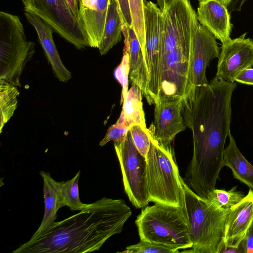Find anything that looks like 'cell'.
I'll return each mask as SVG.
<instances>
[{
    "instance_id": "1",
    "label": "cell",
    "mask_w": 253,
    "mask_h": 253,
    "mask_svg": "<svg viewBox=\"0 0 253 253\" xmlns=\"http://www.w3.org/2000/svg\"><path fill=\"white\" fill-rule=\"evenodd\" d=\"M124 200L103 197L75 214L54 222L43 231L34 234L13 253L92 252L99 250L112 236L121 233L131 215Z\"/></svg>"
},
{
    "instance_id": "2",
    "label": "cell",
    "mask_w": 253,
    "mask_h": 253,
    "mask_svg": "<svg viewBox=\"0 0 253 253\" xmlns=\"http://www.w3.org/2000/svg\"><path fill=\"white\" fill-rule=\"evenodd\" d=\"M236 84L215 77L202 86L193 99L182 100L185 124L192 132L196 169L212 172L223 167L226 139L230 132L231 98Z\"/></svg>"
},
{
    "instance_id": "3",
    "label": "cell",
    "mask_w": 253,
    "mask_h": 253,
    "mask_svg": "<svg viewBox=\"0 0 253 253\" xmlns=\"http://www.w3.org/2000/svg\"><path fill=\"white\" fill-rule=\"evenodd\" d=\"M179 208L186 220L192 246L191 253H220L224 246L226 223L231 209L218 208L194 192L181 179Z\"/></svg>"
},
{
    "instance_id": "4",
    "label": "cell",
    "mask_w": 253,
    "mask_h": 253,
    "mask_svg": "<svg viewBox=\"0 0 253 253\" xmlns=\"http://www.w3.org/2000/svg\"><path fill=\"white\" fill-rule=\"evenodd\" d=\"M135 223L140 240L178 250H187L192 246L179 207L158 203L146 206Z\"/></svg>"
},
{
    "instance_id": "5",
    "label": "cell",
    "mask_w": 253,
    "mask_h": 253,
    "mask_svg": "<svg viewBox=\"0 0 253 253\" xmlns=\"http://www.w3.org/2000/svg\"><path fill=\"white\" fill-rule=\"evenodd\" d=\"M151 135V134H150ZM151 146L146 158V181L150 202L179 207L181 179L171 143L158 141L151 135Z\"/></svg>"
},
{
    "instance_id": "6",
    "label": "cell",
    "mask_w": 253,
    "mask_h": 253,
    "mask_svg": "<svg viewBox=\"0 0 253 253\" xmlns=\"http://www.w3.org/2000/svg\"><path fill=\"white\" fill-rule=\"evenodd\" d=\"M35 43L28 41L19 17L0 12V80L20 86V77L35 53Z\"/></svg>"
},
{
    "instance_id": "7",
    "label": "cell",
    "mask_w": 253,
    "mask_h": 253,
    "mask_svg": "<svg viewBox=\"0 0 253 253\" xmlns=\"http://www.w3.org/2000/svg\"><path fill=\"white\" fill-rule=\"evenodd\" d=\"M25 12L49 24L54 32L78 49L89 46L86 34L65 0H22Z\"/></svg>"
},
{
    "instance_id": "8",
    "label": "cell",
    "mask_w": 253,
    "mask_h": 253,
    "mask_svg": "<svg viewBox=\"0 0 253 253\" xmlns=\"http://www.w3.org/2000/svg\"><path fill=\"white\" fill-rule=\"evenodd\" d=\"M122 173L125 191L136 208L147 206L150 202L146 181V158L134 145L129 129L125 139L114 144Z\"/></svg>"
},
{
    "instance_id": "9",
    "label": "cell",
    "mask_w": 253,
    "mask_h": 253,
    "mask_svg": "<svg viewBox=\"0 0 253 253\" xmlns=\"http://www.w3.org/2000/svg\"><path fill=\"white\" fill-rule=\"evenodd\" d=\"M162 12L163 30L161 53L177 47L191 48L199 21L189 0H174Z\"/></svg>"
},
{
    "instance_id": "10",
    "label": "cell",
    "mask_w": 253,
    "mask_h": 253,
    "mask_svg": "<svg viewBox=\"0 0 253 253\" xmlns=\"http://www.w3.org/2000/svg\"><path fill=\"white\" fill-rule=\"evenodd\" d=\"M146 64L149 75L150 105L159 101L160 55L163 30V12L156 4L144 0Z\"/></svg>"
},
{
    "instance_id": "11",
    "label": "cell",
    "mask_w": 253,
    "mask_h": 253,
    "mask_svg": "<svg viewBox=\"0 0 253 253\" xmlns=\"http://www.w3.org/2000/svg\"><path fill=\"white\" fill-rule=\"evenodd\" d=\"M219 55L220 48L215 37L199 22L191 42V92L186 98L193 99L199 89L209 83L206 75L207 68L211 62Z\"/></svg>"
},
{
    "instance_id": "12",
    "label": "cell",
    "mask_w": 253,
    "mask_h": 253,
    "mask_svg": "<svg viewBox=\"0 0 253 253\" xmlns=\"http://www.w3.org/2000/svg\"><path fill=\"white\" fill-rule=\"evenodd\" d=\"M246 34L222 44L215 77L234 83L243 71L253 67V40L246 38Z\"/></svg>"
},
{
    "instance_id": "13",
    "label": "cell",
    "mask_w": 253,
    "mask_h": 253,
    "mask_svg": "<svg viewBox=\"0 0 253 253\" xmlns=\"http://www.w3.org/2000/svg\"><path fill=\"white\" fill-rule=\"evenodd\" d=\"M182 100L161 101L155 104L154 121L148 129L158 141L170 144L178 133L185 129L182 114Z\"/></svg>"
},
{
    "instance_id": "14",
    "label": "cell",
    "mask_w": 253,
    "mask_h": 253,
    "mask_svg": "<svg viewBox=\"0 0 253 253\" xmlns=\"http://www.w3.org/2000/svg\"><path fill=\"white\" fill-rule=\"evenodd\" d=\"M109 0H79V18L89 46L98 48L102 40Z\"/></svg>"
},
{
    "instance_id": "15",
    "label": "cell",
    "mask_w": 253,
    "mask_h": 253,
    "mask_svg": "<svg viewBox=\"0 0 253 253\" xmlns=\"http://www.w3.org/2000/svg\"><path fill=\"white\" fill-rule=\"evenodd\" d=\"M197 18L222 44L231 39L230 16L227 6L217 0L199 2Z\"/></svg>"
},
{
    "instance_id": "16",
    "label": "cell",
    "mask_w": 253,
    "mask_h": 253,
    "mask_svg": "<svg viewBox=\"0 0 253 253\" xmlns=\"http://www.w3.org/2000/svg\"><path fill=\"white\" fill-rule=\"evenodd\" d=\"M122 33L125 37V46L130 60L129 79L132 85L141 89L147 102L150 105L149 91V75L140 44L132 27L123 22Z\"/></svg>"
},
{
    "instance_id": "17",
    "label": "cell",
    "mask_w": 253,
    "mask_h": 253,
    "mask_svg": "<svg viewBox=\"0 0 253 253\" xmlns=\"http://www.w3.org/2000/svg\"><path fill=\"white\" fill-rule=\"evenodd\" d=\"M253 219V189L231 209L226 223L225 246L239 247Z\"/></svg>"
},
{
    "instance_id": "18",
    "label": "cell",
    "mask_w": 253,
    "mask_h": 253,
    "mask_svg": "<svg viewBox=\"0 0 253 253\" xmlns=\"http://www.w3.org/2000/svg\"><path fill=\"white\" fill-rule=\"evenodd\" d=\"M28 21L35 29L40 42L53 73L59 81L66 83L72 78L71 73L62 63L54 43L51 26L35 14L25 12Z\"/></svg>"
},
{
    "instance_id": "19",
    "label": "cell",
    "mask_w": 253,
    "mask_h": 253,
    "mask_svg": "<svg viewBox=\"0 0 253 253\" xmlns=\"http://www.w3.org/2000/svg\"><path fill=\"white\" fill-rule=\"evenodd\" d=\"M229 143L224 149L223 165L229 168L234 178L253 189V166L244 157L230 132Z\"/></svg>"
},
{
    "instance_id": "20",
    "label": "cell",
    "mask_w": 253,
    "mask_h": 253,
    "mask_svg": "<svg viewBox=\"0 0 253 253\" xmlns=\"http://www.w3.org/2000/svg\"><path fill=\"white\" fill-rule=\"evenodd\" d=\"M142 94L139 86L132 85L123 100L122 110L116 123L129 128L133 125H139L147 128L143 109Z\"/></svg>"
},
{
    "instance_id": "21",
    "label": "cell",
    "mask_w": 253,
    "mask_h": 253,
    "mask_svg": "<svg viewBox=\"0 0 253 253\" xmlns=\"http://www.w3.org/2000/svg\"><path fill=\"white\" fill-rule=\"evenodd\" d=\"M40 174L43 181L44 211L42 222L35 234L40 233L49 227L55 221L57 212L61 208L58 189V182L48 172L41 171Z\"/></svg>"
},
{
    "instance_id": "22",
    "label": "cell",
    "mask_w": 253,
    "mask_h": 253,
    "mask_svg": "<svg viewBox=\"0 0 253 253\" xmlns=\"http://www.w3.org/2000/svg\"><path fill=\"white\" fill-rule=\"evenodd\" d=\"M123 22L117 0H109L103 34L98 48L101 55L106 54L120 42Z\"/></svg>"
},
{
    "instance_id": "23",
    "label": "cell",
    "mask_w": 253,
    "mask_h": 253,
    "mask_svg": "<svg viewBox=\"0 0 253 253\" xmlns=\"http://www.w3.org/2000/svg\"><path fill=\"white\" fill-rule=\"evenodd\" d=\"M20 92L17 86L0 80V132L13 115Z\"/></svg>"
},
{
    "instance_id": "24",
    "label": "cell",
    "mask_w": 253,
    "mask_h": 253,
    "mask_svg": "<svg viewBox=\"0 0 253 253\" xmlns=\"http://www.w3.org/2000/svg\"><path fill=\"white\" fill-rule=\"evenodd\" d=\"M81 171L75 176L66 181L58 182L60 204L62 207L68 206L72 211H81L88 204L83 203L80 199L79 180Z\"/></svg>"
},
{
    "instance_id": "25",
    "label": "cell",
    "mask_w": 253,
    "mask_h": 253,
    "mask_svg": "<svg viewBox=\"0 0 253 253\" xmlns=\"http://www.w3.org/2000/svg\"><path fill=\"white\" fill-rule=\"evenodd\" d=\"M128 1L132 19V28L140 44L147 66L144 29V0H128Z\"/></svg>"
},
{
    "instance_id": "26",
    "label": "cell",
    "mask_w": 253,
    "mask_h": 253,
    "mask_svg": "<svg viewBox=\"0 0 253 253\" xmlns=\"http://www.w3.org/2000/svg\"><path fill=\"white\" fill-rule=\"evenodd\" d=\"M236 188L235 186L228 191L214 188L208 194L207 199L218 208L231 209L246 196Z\"/></svg>"
},
{
    "instance_id": "27",
    "label": "cell",
    "mask_w": 253,
    "mask_h": 253,
    "mask_svg": "<svg viewBox=\"0 0 253 253\" xmlns=\"http://www.w3.org/2000/svg\"><path fill=\"white\" fill-rule=\"evenodd\" d=\"M129 130L132 140L139 152L145 158L151 146V135L148 128H144L139 125L130 127Z\"/></svg>"
},
{
    "instance_id": "28",
    "label": "cell",
    "mask_w": 253,
    "mask_h": 253,
    "mask_svg": "<svg viewBox=\"0 0 253 253\" xmlns=\"http://www.w3.org/2000/svg\"><path fill=\"white\" fill-rule=\"evenodd\" d=\"M123 253H176L177 249L140 240L137 244L127 246Z\"/></svg>"
},
{
    "instance_id": "29",
    "label": "cell",
    "mask_w": 253,
    "mask_h": 253,
    "mask_svg": "<svg viewBox=\"0 0 253 253\" xmlns=\"http://www.w3.org/2000/svg\"><path fill=\"white\" fill-rule=\"evenodd\" d=\"M130 73L129 56L127 50L124 47L123 56L120 65L114 71V76L122 86L121 104L128 91V80Z\"/></svg>"
},
{
    "instance_id": "30",
    "label": "cell",
    "mask_w": 253,
    "mask_h": 253,
    "mask_svg": "<svg viewBox=\"0 0 253 253\" xmlns=\"http://www.w3.org/2000/svg\"><path fill=\"white\" fill-rule=\"evenodd\" d=\"M129 129V127L116 123L109 127L99 145L103 146L110 141H113L114 144H120L125 139Z\"/></svg>"
},
{
    "instance_id": "31",
    "label": "cell",
    "mask_w": 253,
    "mask_h": 253,
    "mask_svg": "<svg viewBox=\"0 0 253 253\" xmlns=\"http://www.w3.org/2000/svg\"><path fill=\"white\" fill-rule=\"evenodd\" d=\"M239 247L242 253H253V219Z\"/></svg>"
},
{
    "instance_id": "32",
    "label": "cell",
    "mask_w": 253,
    "mask_h": 253,
    "mask_svg": "<svg viewBox=\"0 0 253 253\" xmlns=\"http://www.w3.org/2000/svg\"><path fill=\"white\" fill-rule=\"evenodd\" d=\"M123 22L132 28V19L128 0H117Z\"/></svg>"
},
{
    "instance_id": "33",
    "label": "cell",
    "mask_w": 253,
    "mask_h": 253,
    "mask_svg": "<svg viewBox=\"0 0 253 253\" xmlns=\"http://www.w3.org/2000/svg\"><path fill=\"white\" fill-rule=\"evenodd\" d=\"M236 82L247 85H253V68L243 71L236 78Z\"/></svg>"
},
{
    "instance_id": "34",
    "label": "cell",
    "mask_w": 253,
    "mask_h": 253,
    "mask_svg": "<svg viewBox=\"0 0 253 253\" xmlns=\"http://www.w3.org/2000/svg\"><path fill=\"white\" fill-rule=\"evenodd\" d=\"M71 9L73 13L79 18V0H65Z\"/></svg>"
},
{
    "instance_id": "35",
    "label": "cell",
    "mask_w": 253,
    "mask_h": 253,
    "mask_svg": "<svg viewBox=\"0 0 253 253\" xmlns=\"http://www.w3.org/2000/svg\"><path fill=\"white\" fill-rule=\"evenodd\" d=\"M220 253H242V252L239 247H227L224 245Z\"/></svg>"
},
{
    "instance_id": "36",
    "label": "cell",
    "mask_w": 253,
    "mask_h": 253,
    "mask_svg": "<svg viewBox=\"0 0 253 253\" xmlns=\"http://www.w3.org/2000/svg\"><path fill=\"white\" fill-rule=\"evenodd\" d=\"M174 0H159L157 2L159 8L163 11L169 6Z\"/></svg>"
},
{
    "instance_id": "37",
    "label": "cell",
    "mask_w": 253,
    "mask_h": 253,
    "mask_svg": "<svg viewBox=\"0 0 253 253\" xmlns=\"http://www.w3.org/2000/svg\"><path fill=\"white\" fill-rule=\"evenodd\" d=\"M224 4L226 6H228L232 0H217Z\"/></svg>"
},
{
    "instance_id": "38",
    "label": "cell",
    "mask_w": 253,
    "mask_h": 253,
    "mask_svg": "<svg viewBox=\"0 0 253 253\" xmlns=\"http://www.w3.org/2000/svg\"><path fill=\"white\" fill-rule=\"evenodd\" d=\"M199 1V2H203V1H207L208 0H198Z\"/></svg>"
}]
</instances>
